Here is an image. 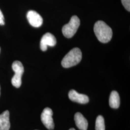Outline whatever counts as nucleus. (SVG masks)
<instances>
[{"instance_id": "nucleus-16", "label": "nucleus", "mask_w": 130, "mask_h": 130, "mask_svg": "<svg viewBox=\"0 0 130 130\" xmlns=\"http://www.w3.org/2000/svg\"><path fill=\"white\" fill-rule=\"evenodd\" d=\"M0 91H1V87H0ZM0 94H1V92H0Z\"/></svg>"}, {"instance_id": "nucleus-4", "label": "nucleus", "mask_w": 130, "mask_h": 130, "mask_svg": "<svg viewBox=\"0 0 130 130\" xmlns=\"http://www.w3.org/2000/svg\"><path fill=\"white\" fill-rule=\"evenodd\" d=\"M12 69L14 75L11 79V83L14 87L19 88L22 84V76L24 71L22 63L19 61H15L12 64Z\"/></svg>"}, {"instance_id": "nucleus-11", "label": "nucleus", "mask_w": 130, "mask_h": 130, "mask_svg": "<svg viewBox=\"0 0 130 130\" xmlns=\"http://www.w3.org/2000/svg\"><path fill=\"white\" fill-rule=\"evenodd\" d=\"M109 104L112 108H118L120 105V98L118 93L113 91L112 92L109 99Z\"/></svg>"}, {"instance_id": "nucleus-18", "label": "nucleus", "mask_w": 130, "mask_h": 130, "mask_svg": "<svg viewBox=\"0 0 130 130\" xmlns=\"http://www.w3.org/2000/svg\"></svg>"}, {"instance_id": "nucleus-13", "label": "nucleus", "mask_w": 130, "mask_h": 130, "mask_svg": "<svg viewBox=\"0 0 130 130\" xmlns=\"http://www.w3.org/2000/svg\"><path fill=\"white\" fill-rule=\"evenodd\" d=\"M122 4L128 11H130V0H121Z\"/></svg>"}, {"instance_id": "nucleus-7", "label": "nucleus", "mask_w": 130, "mask_h": 130, "mask_svg": "<svg viewBox=\"0 0 130 130\" xmlns=\"http://www.w3.org/2000/svg\"><path fill=\"white\" fill-rule=\"evenodd\" d=\"M28 21L31 26L35 28L41 27L43 23L42 17L35 11L30 10L27 14Z\"/></svg>"}, {"instance_id": "nucleus-10", "label": "nucleus", "mask_w": 130, "mask_h": 130, "mask_svg": "<svg viewBox=\"0 0 130 130\" xmlns=\"http://www.w3.org/2000/svg\"><path fill=\"white\" fill-rule=\"evenodd\" d=\"M9 112L6 110L0 115V130H9L10 128Z\"/></svg>"}, {"instance_id": "nucleus-12", "label": "nucleus", "mask_w": 130, "mask_h": 130, "mask_svg": "<svg viewBox=\"0 0 130 130\" xmlns=\"http://www.w3.org/2000/svg\"><path fill=\"white\" fill-rule=\"evenodd\" d=\"M95 130H105V121L103 116L99 115L95 121Z\"/></svg>"}, {"instance_id": "nucleus-9", "label": "nucleus", "mask_w": 130, "mask_h": 130, "mask_svg": "<svg viewBox=\"0 0 130 130\" xmlns=\"http://www.w3.org/2000/svg\"><path fill=\"white\" fill-rule=\"evenodd\" d=\"M74 121L77 127L80 130H87L88 126L87 120L79 112L75 114Z\"/></svg>"}, {"instance_id": "nucleus-5", "label": "nucleus", "mask_w": 130, "mask_h": 130, "mask_svg": "<svg viewBox=\"0 0 130 130\" xmlns=\"http://www.w3.org/2000/svg\"><path fill=\"white\" fill-rule=\"evenodd\" d=\"M53 112L51 108L46 107L41 114V121L43 125L48 130H53L54 129L55 124L52 118Z\"/></svg>"}, {"instance_id": "nucleus-8", "label": "nucleus", "mask_w": 130, "mask_h": 130, "mask_svg": "<svg viewBox=\"0 0 130 130\" xmlns=\"http://www.w3.org/2000/svg\"><path fill=\"white\" fill-rule=\"evenodd\" d=\"M69 98L73 102L85 104L89 102V98L85 94L79 93L74 90H71L69 93Z\"/></svg>"}, {"instance_id": "nucleus-14", "label": "nucleus", "mask_w": 130, "mask_h": 130, "mask_svg": "<svg viewBox=\"0 0 130 130\" xmlns=\"http://www.w3.org/2000/svg\"><path fill=\"white\" fill-rule=\"evenodd\" d=\"M5 18L2 12L0 10V25H5Z\"/></svg>"}, {"instance_id": "nucleus-6", "label": "nucleus", "mask_w": 130, "mask_h": 130, "mask_svg": "<svg viewBox=\"0 0 130 130\" xmlns=\"http://www.w3.org/2000/svg\"><path fill=\"white\" fill-rule=\"evenodd\" d=\"M56 43L55 37L50 33L47 32L43 35L40 42V48L42 51H45L48 46L53 47Z\"/></svg>"}, {"instance_id": "nucleus-2", "label": "nucleus", "mask_w": 130, "mask_h": 130, "mask_svg": "<svg viewBox=\"0 0 130 130\" xmlns=\"http://www.w3.org/2000/svg\"><path fill=\"white\" fill-rule=\"evenodd\" d=\"M82 58V53L79 48L70 50L63 58L61 65L65 68H69L77 65Z\"/></svg>"}, {"instance_id": "nucleus-1", "label": "nucleus", "mask_w": 130, "mask_h": 130, "mask_svg": "<svg viewBox=\"0 0 130 130\" xmlns=\"http://www.w3.org/2000/svg\"><path fill=\"white\" fill-rule=\"evenodd\" d=\"M94 32L98 40L102 43L109 42L112 37L111 28L103 21H98L94 26Z\"/></svg>"}, {"instance_id": "nucleus-17", "label": "nucleus", "mask_w": 130, "mask_h": 130, "mask_svg": "<svg viewBox=\"0 0 130 130\" xmlns=\"http://www.w3.org/2000/svg\"><path fill=\"white\" fill-rule=\"evenodd\" d=\"M0 51H1V48H0Z\"/></svg>"}, {"instance_id": "nucleus-15", "label": "nucleus", "mask_w": 130, "mask_h": 130, "mask_svg": "<svg viewBox=\"0 0 130 130\" xmlns=\"http://www.w3.org/2000/svg\"><path fill=\"white\" fill-rule=\"evenodd\" d=\"M76 130L75 129H74V128H71V129H70V130Z\"/></svg>"}, {"instance_id": "nucleus-3", "label": "nucleus", "mask_w": 130, "mask_h": 130, "mask_svg": "<svg viewBox=\"0 0 130 130\" xmlns=\"http://www.w3.org/2000/svg\"><path fill=\"white\" fill-rule=\"evenodd\" d=\"M80 25V20L76 16H72L69 23L65 25L62 28V33L66 38L72 37L77 32Z\"/></svg>"}]
</instances>
